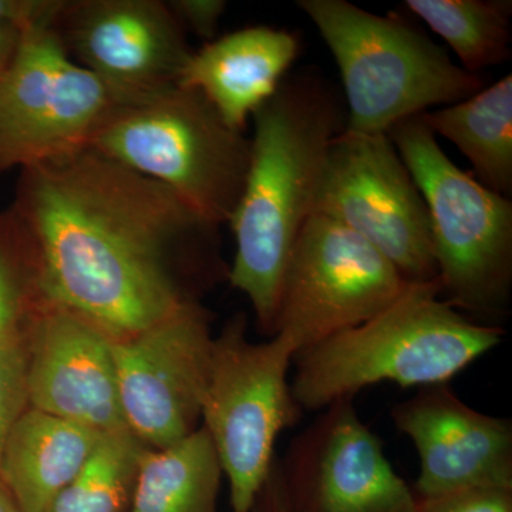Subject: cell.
<instances>
[{
    "label": "cell",
    "mask_w": 512,
    "mask_h": 512,
    "mask_svg": "<svg viewBox=\"0 0 512 512\" xmlns=\"http://www.w3.org/2000/svg\"><path fill=\"white\" fill-rule=\"evenodd\" d=\"M12 211L50 303L127 339L198 303L229 268L220 225L92 147L20 171Z\"/></svg>",
    "instance_id": "6da1fadb"
},
{
    "label": "cell",
    "mask_w": 512,
    "mask_h": 512,
    "mask_svg": "<svg viewBox=\"0 0 512 512\" xmlns=\"http://www.w3.org/2000/svg\"><path fill=\"white\" fill-rule=\"evenodd\" d=\"M254 137L244 191L231 220L228 281L247 295L259 329L275 335L286 265L312 217L320 175L346 109L333 84L313 72L286 76L252 114Z\"/></svg>",
    "instance_id": "7a4b0ae2"
},
{
    "label": "cell",
    "mask_w": 512,
    "mask_h": 512,
    "mask_svg": "<svg viewBox=\"0 0 512 512\" xmlns=\"http://www.w3.org/2000/svg\"><path fill=\"white\" fill-rule=\"evenodd\" d=\"M504 336L444 301L439 282H407L373 318L295 356L293 399L302 410H323L377 383H448Z\"/></svg>",
    "instance_id": "3957f363"
},
{
    "label": "cell",
    "mask_w": 512,
    "mask_h": 512,
    "mask_svg": "<svg viewBox=\"0 0 512 512\" xmlns=\"http://www.w3.org/2000/svg\"><path fill=\"white\" fill-rule=\"evenodd\" d=\"M338 64L346 128L389 133L396 124L450 106L485 87L402 15H376L346 0H299Z\"/></svg>",
    "instance_id": "277c9868"
},
{
    "label": "cell",
    "mask_w": 512,
    "mask_h": 512,
    "mask_svg": "<svg viewBox=\"0 0 512 512\" xmlns=\"http://www.w3.org/2000/svg\"><path fill=\"white\" fill-rule=\"evenodd\" d=\"M90 147L164 185L220 227L237 208L251 161L244 131L181 84L121 103Z\"/></svg>",
    "instance_id": "5b68a950"
},
{
    "label": "cell",
    "mask_w": 512,
    "mask_h": 512,
    "mask_svg": "<svg viewBox=\"0 0 512 512\" xmlns=\"http://www.w3.org/2000/svg\"><path fill=\"white\" fill-rule=\"evenodd\" d=\"M387 134L426 201L444 301L478 318L505 315L512 289V201L458 168L420 116Z\"/></svg>",
    "instance_id": "8992f818"
},
{
    "label": "cell",
    "mask_w": 512,
    "mask_h": 512,
    "mask_svg": "<svg viewBox=\"0 0 512 512\" xmlns=\"http://www.w3.org/2000/svg\"><path fill=\"white\" fill-rule=\"evenodd\" d=\"M295 356L282 333L251 342L244 313L232 316L214 338L201 419L228 478L232 512L254 510L274 466L276 440L301 420L288 382Z\"/></svg>",
    "instance_id": "52a82bcc"
},
{
    "label": "cell",
    "mask_w": 512,
    "mask_h": 512,
    "mask_svg": "<svg viewBox=\"0 0 512 512\" xmlns=\"http://www.w3.org/2000/svg\"><path fill=\"white\" fill-rule=\"evenodd\" d=\"M124 101L67 55L52 26L23 30L0 86V174L90 147Z\"/></svg>",
    "instance_id": "ba28073f"
},
{
    "label": "cell",
    "mask_w": 512,
    "mask_h": 512,
    "mask_svg": "<svg viewBox=\"0 0 512 512\" xmlns=\"http://www.w3.org/2000/svg\"><path fill=\"white\" fill-rule=\"evenodd\" d=\"M313 214L365 239L404 281H437L426 201L389 134L343 130L333 138Z\"/></svg>",
    "instance_id": "9c48e42d"
},
{
    "label": "cell",
    "mask_w": 512,
    "mask_h": 512,
    "mask_svg": "<svg viewBox=\"0 0 512 512\" xmlns=\"http://www.w3.org/2000/svg\"><path fill=\"white\" fill-rule=\"evenodd\" d=\"M396 266L339 222L313 214L286 265L276 333L296 355L362 325L403 291Z\"/></svg>",
    "instance_id": "30bf717a"
},
{
    "label": "cell",
    "mask_w": 512,
    "mask_h": 512,
    "mask_svg": "<svg viewBox=\"0 0 512 512\" xmlns=\"http://www.w3.org/2000/svg\"><path fill=\"white\" fill-rule=\"evenodd\" d=\"M212 345L211 315L200 303L136 336L113 339L121 410L144 446L167 448L198 429Z\"/></svg>",
    "instance_id": "8fae6325"
},
{
    "label": "cell",
    "mask_w": 512,
    "mask_h": 512,
    "mask_svg": "<svg viewBox=\"0 0 512 512\" xmlns=\"http://www.w3.org/2000/svg\"><path fill=\"white\" fill-rule=\"evenodd\" d=\"M292 440L281 464L292 512H417L412 488L353 399H340Z\"/></svg>",
    "instance_id": "7c38bea8"
},
{
    "label": "cell",
    "mask_w": 512,
    "mask_h": 512,
    "mask_svg": "<svg viewBox=\"0 0 512 512\" xmlns=\"http://www.w3.org/2000/svg\"><path fill=\"white\" fill-rule=\"evenodd\" d=\"M53 30L74 62L126 101L180 84L194 53L161 0H64Z\"/></svg>",
    "instance_id": "4fadbf2b"
},
{
    "label": "cell",
    "mask_w": 512,
    "mask_h": 512,
    "mask_svg": "<svg viewBox=\"0 0 512 512\" xmlns=\"http://www.w3.org/2000/svg\"><path fill=\"white\" fill-rule=\"evenodd\" d=\"M392 420L419 453L414 497L478 487L512 488L511 420L478 412L448 383L420 387L393 407Z\"/></svg>",
    "instance_id": "5bb4252c"
},
{
    "label": "cell",
    "mask_w": 512,
    "mask_h": 512,
    "mask_svg": "<svg viewBox=\"0 0 512 512\" xmlns=\"http://www.w3.org/2000/svg\"><path fill=\"white\" fill-rule=\"evenodd\" d=\"M111 343L92 323L47 302L33 320L29 407L103 434L128 430Z\"/></svg>",
    "instance_id": "9a60e30c"
},
{
    "label": "cell",
    "mask_w": 512,
    "mask_h": 512,
    "mask_svg": "<svg viewBox=\"0 0 512 512\" xmlns=\"http://www.w3.org/2000/svg\"><path fill=\"white\" fill-rule=\"evenodd\" d=\"M298 55L299 37L289 30L239 29L194 50L180 84L204 94L229 126L244 131Z\"/></svg>",
    "instance_id": "2e32d148"
},
{
    "label": "cell",
    "mask_w": 512,
    "mask_h": 512,
    "mask_svg": "<svg viewBox=\"0 0 512 512\" xmlns=\"http://www.w3.org/2000/svg\"><path fill=\"white\" fill-rule=\"evenodd\" d=\"M101 437L99 431L29 407L3 448L0 483L23 512H45L82 470Z\"/></svg>",
    "instance_id": "e0dca14e"
},
{
    "label": "cell",
    "mask_w": 512,
    "mask_h": 512,
    "mask_svg": "<svg viewBox=\"0 0 512 512\" xmlns=\"http://www.w3.org/2000/svg\"><path fill=\"white\" fill-rule=\"evenodd\" d=\"M436 137L453 143L488 190L512 192V76L483 87L467 99L421 114Z\"/></svg>",
    "instance_id": "ac0fdd59"
},
{
    "label": "cell",
    "mask_w": 512,
    "mask_h": 512,
    "mask_svg": "<svg viewBox=\"0 0 512 512\" xmlns=\"http://www.w3.org/2000/svg\"><path fill=\"white\" fill-rule=\"evenodd\" d=\"M222 476L202 426L173 446L144 447L128 512H218Z\"/></svg>",
    "instance_id": "d6986e66"
},
{
    "label": "cell",
    "mask_w": 512,
    "mask_h": 512,
    "mask_svg": "<svg viewBox=\"0 0 512 512\" xmlns=\"http://www.w3.org/2000/svg\"><path fill=\"white\" fill-rule=\"evenodd\" d=\"M404 8L446 40L468 73L511 57V0H406Z\"/></svg>",
    "instance_id": "ffe728a7"
},
{
    "label": "cell",
    "mask_w": 512,
    "mask_h": 512,
    "mask_svg": "<svg viewBox=\"0 0 512 512\" xmlns=\"http://www.w3.org/2000/svg\"><path fill=\"white\" fill-rule=\"evenodd\" d=\"M144 446L128 430L103 434L92 456L45 512H128Z\"/></svg>",
    "instance_id": "44dd1931"
},
{
    "label": "cell",
    "mask_w": 512,
    "mask_h": 512,
    "mask_svg": "<svg viewBox=\"0 0 512 512\" xmlns=\"http://www.w3.org/2000/svg\"><path fill=\"white\" fill-rule=\"evenodd\" d=\"M45 299L28 234L10 208L0 212V343L20 330L30 303Z\"/></svg>",
    "instance_id": "7402d4cb"
},
{
    "label": "cell",
    "mask_w": 512,
    "mask_h": 512,
    "mask_svg": "<svg viewBox=\"0 0 512 512\" xmlns=\"http://www.w3.org/2000/svg\"><path fill=\"white\" fill-rule=\"evenodd\" d=\"M28 356L18 332L0 343V460L16 421L28 409Z\"/></svg>",
    "instance_id": "603a6c76"
},
{
    "label": "cell",
    "mask_w": 512,
    "mask_h": 512,
    "mask_svg": "<svg viewBox=\"0 0 512 512\" xmlns=\"http://www.w3.org/2000/svg\"><path fill=\"white\" fill-rule=\"evenodd\" d=\"M416 500L417 512H512V488H468Z\"/></svg>",
    "instance_id": "cb8c5ba5"
},
{
    "label": "cell",
    "mask_w": 512,
    "mask_h": 512,
    "mask_svg": "<svg viewBox=\"0 0 512 512\" xmlns=\"http://www.w3.org/2000/svg\"><path fill=\"white\" fill-rule=\"evenodd\" d=\"M168 8L184 32L194 33L205 43L217 39L227 2L224 0H170Z\"/></svg>",
    "instance_id": "d4e9b609"
},
{
    "label": "cell",
    "mask_w": 512,
    "mask_h": 512,
    "mask_svg": "<svg viewBox=\"0 0 512 512\" xmlns=\"http://www.w3.org/2000/svg\"><path fill=\"white\" fill-rule=\"evenodd\" d=\"M64 0H0V25L26 30L52 26Z\"/></svg>",
    "instance_id": "484cf974"
},
{
    "label": "cell",
    "mask_w": 512,
    "mask_h": 512,
    "mask_svg": "<svg viewBox=\"0 0 512 512\" xmlns=\"http://www.w3.org/2000/svg\"><path fill=\"white\" fill-rule=\"evenodd\" d=\"M252 512H292L288 500H286L281 464H279L278 458H275L271 473L256 497Z\"/></svg>",
    "instance_id": "4316f807"
},
{
    "label": "cell",
    "mask_w": 512,
    "mask_h": 512,
    "mask_svg": "<svg viewBox=\"0 0 512 512\" xmlns=\"http://www.w3.org/2000/svg\"><path fill=\"white\" fill-rule=\"evenodd\" d=\"M22 30L9 25H0V86L12 69L13 62L18 56Z\"/></svg>",
    "instance_id": "83f0119b"
},
{
    "label": "cell",
    "mask_w": 512,
    "mask_h": 512,
    "mask_svg": "<svg viewBox=\"0 0 512 512\" xmlns=\"http://www.w3.org/2000/svg\"><path fill=\"white\" fill-rule=\"evenodd\" d=\"M0 512H23L2 483H0Z\"/></svg>",
    "instance_id": "f1b7e54d"
}]
</instances>
